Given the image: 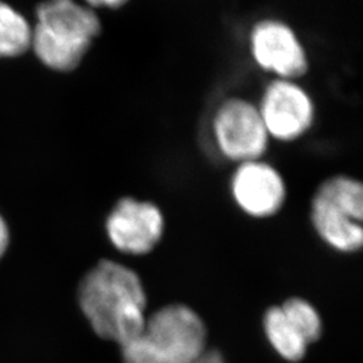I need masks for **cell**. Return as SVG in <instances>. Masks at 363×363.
Wrapping results in <instances>:
<instances>
[{
    "instance_id": "obj_1",
    "label": "cell",
    "mask_w": 363,
    "mask_h": 363,
    "mask_svg": "<svg viewBox=\"0 0 363 363\" xmlns=\"http://www.w3.org/2000/svg\"><path fill=\"white\" fill-rule=\"evenodd\" d=\"M78 306L93 333L121 346L144 331L148 294L133 268L115 259H100L84 274Z\"/></svg>"
},
{
    "instance_id": "obj_2",
    "label": "cell",
    "mask_w": 363,
    "mask_h": 363,
    "mask_svg": "<svg viewBox=\"0 0 363 363\" xmlns=\"http://www.w3.org/2000/svg\"><path fill=\"white\" fill-rule=\"evenodd\" d=\"M100 33L101 22L91 7L74 0H46L37 9L31 49L43 65L57 72H72Z\"/></svg>"
},
{
    "instance_id": "obj_3",
    "label": "cell",
    "mask_w": 363,
    "mask_h": 363,
    "mask_svg": "<svg viewBox=\"0 0 363 363\" xmlns=\"http://www.w3.org/2000/svg\"><path fill=\"white\" fill-rule=\"evenodd\" d=\"M311 225L325 245L339 253H357L363 244L362 183L335 175L320 183L311 199Z\"/></svg>"
},
{
    "instance_id": "obj_4",
    "label": "cell",
    "mask_w": 363,
    "mask_h": 363,
    "mask_svg": "<svg viewBox=\"0 0 363 363\" xmlns=\"http://www.w3.org/2000/svg\"><path fill=\"white\" fill-rule=\"evenodd\" d=\"M143 333L163 363H193L208 349L205 320L184 303L164 304L148 313Z\"/></svg>"
},
{
    "instance_id": "obj_5",
    "label": "cell",
    "mask_w": 363,
    "mask_h": 363,
    "mask_svg": "<svg viewBox=\"0 0 363 363\" xmlns=\"http://www.w3.org/2000/svg\"><path fill=\"white\" fill-rule=\"evenodd\" d=\"M166 220L160 208L132 196H123L105 220V233L117 252L125 256H145L164 235Z\"/></svg>"
},
{
    "instance_id": "obj_6",
    "label": "cell",
    "mask_w": 363,
    "mask_h": 363,
    "mask_svg": "<svg viewBox=\"0 0 363 363\" xmlns=\"http://www.w3.org/2000/svg\"><path fill=\"white\" fill-rule=\"evenodd\" d=\"M213 130L220 154L238 164L259 160L268 148L269 135L259 108L247 100L230 99L220 105Z\"/></svg>"
},
{
    "instance_id": "obj_7",
    "label": "cell",
    "mask_w": 363,
    "mask_h": 363,
    "mask_svg": "<svg viewBox=\"0 0 363 363\" xmlns=\"http://www.w3.org/2000/svg\"><path fill=\"white\" fill-rule=\"evenodd\" d=\"M259 108L269 136L294 142L311 128L315 108L311 97L295 81L276 79L264 91Z\"/></svg>"
},
{
    "instance_id": "obj_8",
    "label": "cell",
    "mask_w": 363,
    "mask_h": 363,
    "mask_svg": "<svg viewBox=\"0 0 363 363\" xmlns=\"http://www.w3.org/2000/svg\"><path fill=\"white\" fill-rule=\"evenodd\" d=\"M250 50L257 65L280 79L295 81L308 70L307 52L295 31L284 22L265 19L250 33Z\"/></svg>"
},
{
    "instance_id": "obj_9",
    "label": "cell",
    "mask_w": 363,
    "mask_h": 363,
    "mask_svg": "<svg viewBox=\"0 0 363 363\" xmlns=\"http://www.w3.org/2000/svg\"><path fill=\"white\" fill-rule=\"evenodd\" d=\"M237 208L252 218H269L284 206L286 182L269 163L252 160L240 163L230 181Z\"/></svg>"
},
{
    "instance_id": "obj_10",
    "label": "cell",
    "mask_w": 363,
    "mask_h": 363,
    "mask_svg": "<svg viewBox=\"0 0 363 363\" xmlns=\"http://www.w3.org/2000/svg\"><path fill=\"white\" fill-rule=\"evenodd\" d=\"M261 327L268 345L281 359L298 363L306 358L310 345L298 333V328L288 320L280 304L267 308L262 315Z\"/></svg>"
},
{
    "instance_id": "obj_11",
    "label": "cell",
    "mask_w": 363,
    "mask_h": 363,
    "mask_svg": "<svg viewBox=\"0 0 363 363\" xmlns=\"http://www.w3.org/2000/svg\"><path fill=\"white\" fill-rule=\"evenodd\" d=\"M31 30L22 13L0 0V57H19L31 49Z\"/></svg>"
},
{
    "instance_id": "obj_12",
    "label": "cell",
    "mask_w": 363,
    "mask_h": 363,
    "mask_svg": "<svg viewBox=\"0 0 363 363\" xmlns=\"http://www.w3.org/2000/svg\"><path fill=\"white\" fill-rule=\"evenodd\" d=\"M288 320L298 328V333L311 346L323 334V320L316 307L307 298L291 296L280 304Z\"/></svg>"
},
{
    "instance_id": "obj_13",
    "label": "cell",
    "mask_w": 363,
    "mask_h": 363,
    "mask_svg": "<svg viewBox=\"0 0 363 363\" xmlns=\"http://www.w3.org/2000/svg\"><path fill=\"white\" fill-rule=\"evenodd\" d=\"M121 363H163L151 340L142 333L118 346Z\"/></svg>"
},
{
    "instance_id": "obj_14",
    "label": "cell",
    "mask_w": 363,
    "mask_h": 363,
    "mask_svg": "<svg viewBox=\"0 0 363 363\" xmlns=\"http://www.w3.org/2000/svg\"><path fill=\"white\" fill-rule=\"evenodd\" d=\"M193 363H226L220 351L208 347Z\"/></svg>"
},
{
    "instance_id": "obj_15",
    "label": "cell",
    "mask_w": 363,
    "mask_h": 363,
    "mask_svg": "<svg viewBox=\"0 0 363 363\" xmlns=\"http://www.w3.org/2000/svg\"><path fill=\"white\" fill-rule=\"evenodd\" d=\"M88 3V7H105L111 10H116L123 6H125L130 0H85Z\"/></svg>"
},
{
    "instance_id": "obj_16",
    "label": "cell",
    "mask_w": 363,
    "mask_h": 363,
    "mask_svg": "<svg viewBox=\"0 0 363 363\" xmlns=\"http://www.w3.org/2000/svg\"><path fill=\"white\" fill-rule=\"evenodd\" d=\"M9 244H10V230H9L7 222L4 220L3 216L0 214V259L6 253Z\"/></svg>"
}]
</instances>
